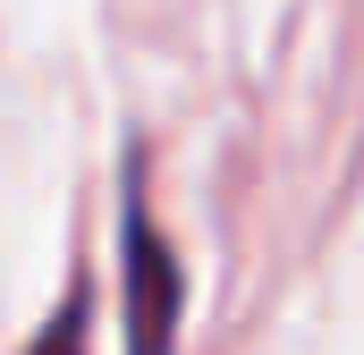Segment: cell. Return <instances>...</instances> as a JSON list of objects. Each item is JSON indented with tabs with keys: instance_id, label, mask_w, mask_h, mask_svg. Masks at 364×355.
<instances>
[{
	"instance_id": "obj_1",
	"label": "cell",
	"mask_w": 364,
	"mask_h": 355,
	"mask_svg": "<svg viewBox=\"0 0 364 355\" xmlns=\"http://www.w3.org/2000/svg\"><path fill=\"white\" fill-rule=\"evenodd\" d=\"M127 339L136 355H170L178 339V254L153 229L144 195H127Z\"/></svg>"
},
{
	"instance_id": "obj_2",
	"label": "cell",
	"mask_w": 364,
	"mask_h": 355,
	"mask_svg": "<svg viewBox=\"0 0 364 355\" xmlns=\"http://www.w3.org/2000/svg\"><path fill=\"white\" fill-rule=\"evenodd\" d=\"M26 355H85V288H77V296L34 330V347H26Z\"/></svg>"
}]
</instances>
